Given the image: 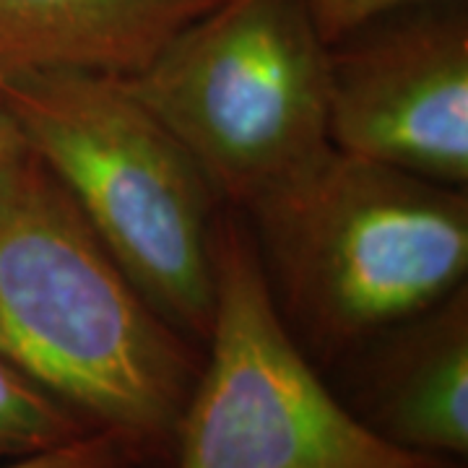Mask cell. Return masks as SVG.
<instances>
[{"label":"cell","mask_w":468,"mask_h":468,"mask_svg":"<svg viewBox=\"0 0 468 468\" xmlns=\"http://www.w3.org/2000/svg\"><path fill=\"white\" fill-rule=\"evenodd\" d=\"M0 359L159 461L172 458L203 362L32 151L0 187Z\"/></svg>","instance_id":"1"},{"label":"cell","mask_w":468,"mask_h":468,"mask_svg":"<svg viewBox=\"0 0 468 468\" xmlns=\"http://www.w3.org/2000/svg\"><path fill=\"white\" fill-rule=\"evenodd\" d=\"M217 0H0V79L135 76Z\"/></svg>","instance_id":"8"},{"label":"cell","mask_w":468,"mask_h":468,"mask_svg":"<svg viewBox=\"0 0 468 468\" xmlns=\"http://www.w3.org/2000/svg\"><path fill=\"white\" fill-rule=\"evenodd\" d=\"M175 468H463L375 435L320 378L286 325L255 237L217 224V292Z\"/></svg>","instance_id":"5"},{"label":"cell","mask_w":468,"mask_h":468,"mask_svg":"<svg viewBox=\"0 0 468 468\" xmlns=\"http://www.w3.org/2000/svg\"><path fill=\"white\" fill-rule=\"evenodd\" d=\"M435 3H463V0H304L313 24L328 48L380 18L396 16L419 5H435Z\"/></svg>","instance_id":"11"},{"label":"cell","mask_w":468,"mask_h":468,"mask_svg":"<svg viewBox=\"0 0 468 468\" xmlns=\"http://www.w3.org/2000/svg\"><path fill=\"white\" fill-rule=\"evenodd\" d=\"M159 458L133 435L94 430L52 451L0 461V468H149Z\"/></svg>","instance_id":"10"},{"label":"cell","mask_w":468,"mask_h":468,"mask_svg":"<svg viewBox=\"0 0 468 468\" xmlns=\"http://www.w3.org/2000/svg\"><path fill=\"white\" fill-rule=\"evenodd\" d=\"M34 156L151 307L203 349L217 292L218 196L122 76L3 79Z\"/></svg>","instance_id":"3"},{"label":"cell","mask_w":468,"mask_h":468,"mask_svg":"<svg viewBox=\"0 0 468 468\" xmlns=\"http://www.w3.org/2000/svg\"><path fill=\"white\" fill-rule=\"evenodd\" d=\"M27 154H29V146L8 110V101L3 94V79H0V187L8 183V177L27 159Z\"/></svg>","instance_id":"12"},{"label":"cell","mask_w":468,"mask_h":468,"mask_svg":"<svg viewBox=\"0 0 468 468\" xmlns=\"http://www.w3.org/2000/svg\"><path fill=\"white\" fill-rule=\"evenodd\" d=\"M328 55L304 0H217L125 84L250 214L331 149Z\"/></svg>","instance_id":"4"},{"label":"cell","mask_w":468,"mask_h":468,"mask_svg":"<svg viewBox=\"0 0 468 468\" xmlns=\"http://www.w3.org/2000/svg\"><path fill=\"white\" fill-rule=\"evenodd\" d=\"M331 45L328 141L435 183L468 180V21L458 3L409 8Z\"/></svg>","instance_id":"6"},{"label":"cell","mask_w":468,"mask_h":468,"mask_svg":"<svg viewBox=\"0 0 468 468\" xmlns=\"http://www.w3.org/2000/svg\"><path fill=\"white\" fill-rule=\"evenodd\" d=\"M248 217L286 325L323 365L466 286V190L335 146Z\"/></svg>","instance_id":"2"},{"label":"cell","mask_w":468,"mask_h":468,"mask_svg":"<svg viewBox=\"0 0 468 468\" xmlns=\"http://www.w3.org/2000/svg\"><path fill=\"white\" fill-rule=\"evenodd\" d=\"M338 365H346L338 399L375 435L403 451L466 463V286Z\"/></svg>","instance_id":"7"},{"label":"cell","mask_w":468,"mask_h":468,"mask_svg":"<svg viewBox=\"0 0 468 468\" xmlns=\"http://www.w3.org/2000/svg\"><path fill=\"white\" fill-rule=\"evenodd\" d=\"M100 427L0 359V461L52 451Z\"/></svg>","instance_id":"9"}]
</instances>
